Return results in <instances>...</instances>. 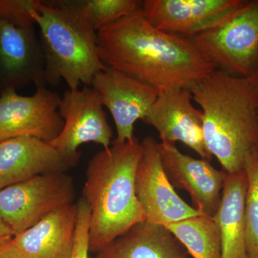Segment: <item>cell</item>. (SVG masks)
Listing matches in <instances>:
<instances>
[{
    "mask_svg": "<svg viewBox=\"0 0 258 258\" xmlns=\"http://www.w3.org/2000/svg\"><path fill=\"white\" fill-rule=\"evenodd\" d=\"M247 176L245 197L246 252L247 258H258V148L244 161Z\"/></svg>",
    "mask_w": 258,
    "mask_h": 258,
    "instance_id": "44dd1931",
    "label": "cell"
},
{
    "mask_svg": "<svg viewBox=\"0 0 258 258\" xmlns=\"http://www.w3.org/2000/svg\"><path fill=\"white\" fill-rule=\"evenodd\" d=\"M0 258H17L13 256L9 255V254L2 253L0 252Z\"/></svg>",
    "mask_w": 258,
    "mask_h": 258,
    "instance_id": "d4e9b609",
    "label": "cell"
},
{
    "mask_svg": "<svg viewBox=\"0 0 258 258\" xmlns=\"http://www.w3.org/2000/svg\"><path fill=\"white\" fill-rule=\"evenodd\" d=\"M78 215L72 252L70 258L89 257V232L91 212L86 200L83 198L77 203Z\"/></svg>",
    "mask_w": 258,
    "mask_h": 258,
    "instance_id": "7402d4cb",
    "label": "cell"
},
{
    "mask_svg": "<svg viewBox=\"0 0 258 258\" xmlns=\"http://www.w3.org/2000/svg\"><path fill=\"white\" fill-rule=\"evenodd\" d=\"M31 14L39 27L46 84L63 80L69 89L91 86L105 68L97 50V32L55 0H36Z\"/></svg>",
    "mask_w": 258,
    "mask_h": 258,
    "instance_id": "277c9868",
    "label": "cell"
},
{
    "mask_svg": "<svg viewBox=\"0 0 258 258\" xmlns=\"http://www.w3.org/2000/svg\"><path fill=\"white\" fill-rule=\"evenodd\" d=\"M248 79L252 81V83H253L254 86H255V88H257L258 91V64L255 71H254V74L252 75V76L248 78Z\"/></svg>",
    "mask_w": 258,
    "mask_h": 258,
    "instance_id": "cb8c5ba5",
    "label": "cell"
},
{
    "mask_svg": "<svg viewBox=\"0 0 258 258\" xmlns=\"http://www.w3.org/2000/svg\"><path fill=\"white\" fill-rule=\"evenodd\" d=\"M74 13L95 31L133 13L140 7L137 0H55Z\"/></svg>",
    "mask_w": 258,
    "mask_h": 258,
    "instance_id": "ffe728a7",
    "label": "cell"
},
{
    "mask_svg": "<svg viewBox=\"0 0 258 258\" xmlns=\"http://www.w3.org/2000/svg\"><path fill=\"white\" fill-rule=\"evenodd\" d=\"M245 171L227 173L221 200L214 216L222 241V258H247L246 252Z\"/></svg>",
    "mask_w": 258,
    "mask_h": 258,
    "instance_id": "ac0fdd59",
    "label": "cell"
},
{
    "mask_svg": "<svg viewBox=\"0 0 258 258\" xmlns=\"http://www.w3.org/2000/svg\"><path fill=\"white\" fill-rule=\"evenodd\" d=\"M134 137L112 142L88 163L83 198L90 212V252H98L139 222L146 220L135 191V176L142 157Z\"/></svg>",
    "mask_w": 258,
    "mask_h": 258,
    "instance_id": "3957f363",
    "label": "cell"
},
{
    "mask_svg": "<svg viewBox=\"0 0 258 258\" xmlns=\"http://www.w3.org/2000/svg\"><path fill=\"white\" fill-rule=\"evenodd\" d=\"M95 258H96V257H95Z\"/></svg>",
    "mask_w": 258,
    "mask_h": 258,
    "instance_id": "484cf974",
    "label": "cell"
},
{
    "mask_svg": "<svg viewBox=\"0 0 258 258\" xmlns=\"http://www.w3.org/2000/svg\"><path fill=\"white\" fill-rule=\"evenodd\" d=\"M77 215V204L52 212L36 225L0 244V252L17 258H70Z\"/></svg>",
    "mask_w": 258,
    "mask_h": 258,
    "instance_id": "9a60e30c",
    "label": "cell"
},
{
    "mask_svg": "<svg viewBox=\"0 0 258 258\" xmlns=\"http://www.w3.org/2000/svg\"><path fill=\"white\" fill-rule=\"evenodd\" d=\"M13 237L11 231L0 219V244L5 243Z\"/></svg>",
    "mask_w": 258,
    "mask_h": 258,
    "instance_id": "603a6c76",
    "label": "cell"
},
{
    "mask_svg": "<svg viewBox=\"0 0 258 258\" xmlns=\"http://www.w3.org/2000/svg\"><path fill=\"white\" fill-rule=\"evenodd\" d=\"M60 99L58 93L46 87L37 88L30 96L14 89L0 93V142L22 137L52 142L63 128L58 112Z\"/></svg>",
    "mask_w": 258,
    "mask_h": 258,
    "instance_id": "ba28073f",
    "label": "cell"
},
{
    "mask_svg": "<svg viewBox=\"0 0 258 258\" xmlns=\"http://www.w3.org/2000/svg\"><path fill=\"white\" fill-rule=\"evenodd\" d=\"M141 145L142 154L136 171L135 191L146 220L167 225L203 215L176 192L164 171L157 141L147 137Z\"/></svg>",
    "mask_w": 258,
    "mask_h": 258,
    "instance_id": "9c48e42d",
    "label": "cell"
},
{
    "mask_svg": "<svg viewBox=\"0 0 258 258\" xmlns=\"http://www.w3.org/2000/svg\"><path fill=\"white\" fill-rule=\"evenodd\" d=\"M101 62L157 88L159 93L190 89L218 69L191 40L161 31L140 7L96 32Z\"/></svg>",
    "mask_w": 258,
    "mask_h": 258,
    "instance_id": "6da1fadb",
    "label": "cell"
},
{
    "mask_svg": "<svg viewBox=\"0 0 258 258\" xmlns=\"http://www.w3.org/2000/svg\"></svg>",
    "mask_w": 258,
    "mask_h": 258,
    "instance_id": "4316f807",
    "label": "cell"
},
{
    "mask_svg": "<svg viewBox=\"0 0 258 258\" xmlns=\"http://www.w3.org/2000/svg\"><path fill=\"white\" fill-rule=\"evenodd\" d=\"M192 258H222L220 229L214 217L199 215L165 225Z\"/></svg>",
    "mask_w": 258,
    "mask_h": 258,
    "instance_id": "d6986e66",
    "label": "cell"
},
{
    "mask_svg": "<svg viewBox=\"0 0 258 258\" xmlns=\"http://www.w3.org/2000/svg\"><path fill=\"white\" fill-rule=\"evenodd\" d=\"M96 258H190L165 225L144 220L97 252Z\"/></svg>",
    "mask_w": 258,
    "mask_h": 258,
    "instance_id": "e0dca14e",
    "label": "cell"
},
{
    "mask_svg": "<svg viewBox=\"0 0 258 258\" xmlns=\"http://www.w3.org/2000/svg\"><path fill=\"white\" fill-rule=\"evenodd\" d=\"M192 95L188 88H179L161 93L142 120L159 134L161 142L187 146L201 159L212 160L205 144L203 113L195 108Z\"/></svg>",
    "mask_w": 258,
    "mask_h": 258,
    "instance_id": "4fadbf2b",
    "label": "cell"
},
{
    "mask_svg": "<svg viewBox=\"0 0 258 258\" xmlns=\"http://www.w3.org/2000/svg\"><path fill=\"white\" fill-rule=\"evenodd\" d=\"M71 168L49 142L31 137L0 142V190L37 176Z\"/></svg>",
    "mask_w": 258,
    "mask_h": 258,
    "instance_id": "2e32d148",
    "label": "cell"
},
{
    "mask_svg": "<svg viewBox=\"0 0 258 258\" xmlns=\"http://www.w3.org/2000/svg\"><path fill=\"white\" fill-rule=\"evenodd\" d=\"M158 149L173 186L189 194L195 208L203 215L215 216L227 172L218 170L206 159L182 154L175 144L160 142Z\"/></svg>",
    "mask_w": 258,
    "mask_h": 258,
    "instance_id": "5bb4252c",
    "label": "cell"
},
{
    "mask_svg": "<svg viewBox=\"0 0 258 258\" xmlns=\"http://www.w3.org/2000/svg\"><path fill=\"white\" fill-rule=\"evenodd\" d=\"M103 106L110 111L118 142L134 139L136 122L143 120L160 94L157 88L117 70L105 66L91 84Z\"/></svg>",
    "mask_w": 258,
    "mask_h": 258,
    "instance_id": "30bf717a",
    "label": "cell"
},
{
    "mask_svg": "<svg viewBox=\"0 0 258 258\" xmlns=\"http://www.w3.org/2000/svg\"><path fill=\"white\" fill-rule=\"evenodd\" d=\"M98 93L91 86L69 89L61 96L58 112L64 120L60 134L49 142L66 162L74 166L79 162V148L96 143L103 149L111 147L113 130Z\"/></svg>",
    "mask_w": 258,
    "mask_h": 258,
    "instance_id": "52a82bcc",
    "label": "cell"
},
{
    "mask_svg": "<svg viewBox=\"0 0 258 258\" xmlns=\"http://www.w3.org/2000/svg\"><path fill=\"white\" fill-rule=\"evenodd\" d=\"M75 197L74 181L66 172L37 176L0 190V219L17 235L74 204Z\"/></svg>",
    "mask_w": 258,
    "mask_h": 258,
    "instance_id": "8992f818",
    "label": "cell"
},
{
    "mask_svg": "<svg viewBox=\"0 0 258 258\" xmlns=\"http://www.w3.org/2000/svg\"><path fill=\"white\" fill-rule=\"evenodd\" d=\"M245 0H144V18L161 31L189 38L220 23Z\"/></svg>",
    "mask_w": 258,
    "mask_h": 258,
    "instance_id": "7c38bea8",
    "label": "cell"
},
{
    "mask_svg": "<svg viewBox=\"0 0 258 258\" xmlns=\"http://www.w3.org/2000/svg\"><path fill=\"white\" fill-rule=\"evenodd\" d=\"M34 84L46 87L45 62L35 23L0 18V93Z\"/></svg>",
    "mask_w": 258,
    "mask_h": 258,
    "instance_id": "8fae6325",
    "label": "cell"
},
{
    "mask_svg": "<svg viewBox=\"0 0 258 258\" xmlns=\"http://www.w3.org/2000/svg\"><path fill=\"white\" fill-rule=\"evenodd\" d=\"M188 39L218 69L250 77L258 64V0H245L220 23Z\"/></svg>",
    "mask_w": 258,
    "mask_h": 258,
    "instance_id": "5b68a950",
    "label": "cell"
},
{
    "mask_svg": "<svg viewBox=\"0 0 258 258\" xmlns=\"http://www.w3.org/2000/svg\"><path fill=\"white\" fill-rule=\"evenodd\" d=\"M203 113L207 150L228 174L258 148V91L248 78L217 69L189 89Z\"/></svg>",
    "mask_w": 258,
    "mask_h": 258,
    "instance_id": "7a4b0ae2",
    "label": "cell"
}]
</instances>
